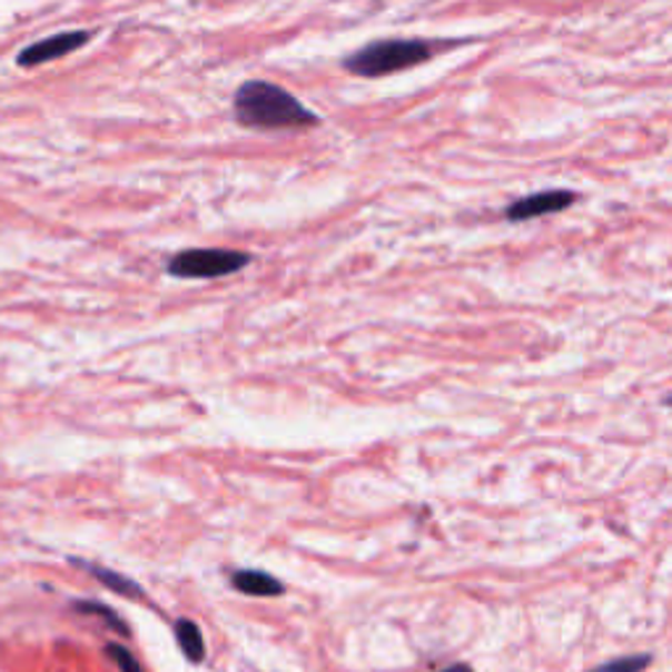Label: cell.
Instances as JSON below:
<instances>
[{
    "instance_id": "3957f363",
    "label": "cell",
    "mask_w": 672,
    "mask_h": 672,
    "mask_svg": "<svg viewBox=\"0 0 672 672\" xmlns=\"http://www.w3.org/2000/svg\"><path fill=\"white\" fill-rule=\"evenodd\" d=\"M253 263L250 253L229 247H192L181 250L166 263V274L174 279H224L245 271Z\"/></svg>"
},
{
    "instance_id": "7a4b0ae2",
    "label": "cell",
    "mask_w": 672,
    "mask_h": 672,
    "mask_svg": "<svg viewBox=\"0 0 672 672\" xmlns=\"http://www.w3.org/2000/svg\"><path fill=\"white\" fill-rule=\"evenodd\" d=\"M434 50V42L418 38L376 40L349 53L342 61V69L360 79H382L431 61L436 56Z\"/></svg>"
},
{
    "instance_id": "277c9868",
    "label": "cell",
    "mask_w": 672,
    "mask_h": 672,
    "mask_svg": "<svg viewBox=\"0 0 672 672\" xmlns=\"http://www.w3.org/2000/svg\"><path fill=\"white\" fill-rule=\"evenodd\" d=\"M581 197L573 189H544V192L525 195L521 200H513L504 208V221L525 224L536 221V218L562 214V210L573 208Z\"/></svg>"
},
{
    "instance_id": "7c38bea8",
    "label": "cell",
    "mask_w": 672,
    "mask_h": 672,
    "mask_svg": "<svg viewBox=\"0 0 672 672\" xmlns=\"http://www.w3.org/2000/svg\"><path fill=\"white\" fill-rule=\"evenodd\" d=\"M442 672H473V670L467 668V664H455V668H447V670H442Z\"/></svg>"
},
{
    "instance_id": "ba28073f",
    "label": "cell",
    "mask_w": 672,
    "mask_h": 672,
    "mask_svg": "<svg viewBox=\"0 0 672 672\" xmlns=\"http://www.w3.org/2000/svg\"><path fill=\"white\" fill-rule=\"evenodd\" d=\"M85 565V562H82ZM87 570H90V573L95 575V579H98L100 583H103L106 589H111V591H116V594H121V596H129V599H142V589L137 586L135 581L131 579H127V575H121V573H116V570H108V567H100V565H85Z\"/></svg>"
},
{
    "instance_id": "52a82bcc",
    "label": "cell",
    "mask_w": 672,
    "mask_h": 672,
    "mask_svg": "<svg viewBox=\"0 0 672 672\" xmlns=\"http://www.w3.org/2000/svg\"><path fill=\"white\" fill-rule=\"evenodd\" d=\"M174 631H177V641L189 662L206 660V641H202V633H200V627H197V623L185 617L174 625Z\"/></svg>"
},
{
    "instance_id": "4fadbf2b",
    "label": "cell",
    "mask_w": 672,
    "mask_h": 672,
    "mask_svg": "<svg viewBox=\"0 0 672 672\" xmlns=\"http://www.w3.org/2000/svg\"><path fill=\"white\" fill-rule=\"evenodd\" d=\"M664 402H668V405H670V407H672V397H668V399H664Z\"/></svg>"
},
{
    "instance_id": "8992f818",
    "label": "cell",
    "mask_w": 672,
    "mask_h": 672,
    "mask_svg": "<svg viewBox=\"0 0 672 672\" xmlns=\"http://www.w3.org/2000/svg\"><path fill=\"white\" fill-rule=\"evenodd\" d=\"M231 583L239 594L247 596H281L284 586L274 575L263 573V570H237L231 573Z\"/></svg>"
},
{
    "instance_id": "5b68a950",
    "label": "cell",
    "mask_w": 672,
    "mask_h": 672,
    "mask_svg": "<svg viewBox=\"0 0 672 672\" xmlns=\"http://www.w3.org/2000/svg\"><path fill=\"white\" fill-rule=\"evenodd\" d=\"M92 38H95V32H90V29H71V32L50 34V38H46V40H38V42H32V46L21 48L17 56V63L21 66V69H34V66L53 63V61H58V58L77 53V50L85 48Z\"/></svg>"
},
{
    "instance_id": "9c48e42d",
    "label": "cell",
    "mask_w": 672,
    "mask_h": 672,
    "mask_svg": "<svg viewBox=\"0 0 672 672\" xmlns=\"http://www.w3.org/2000/svg\"><path fill=\"white\" fill-rule=\"evenodd\" d=\"M75 607L79 610V612H85V615H98V617H103L108 625L111 627H116V631L119 633H129V627H127V623H123V620L119 617V612H113L111 607H108V604H103V602H77Z\"/></svg>"
},
{
    "instance_id": "30bf717a",
    "label": "cell",
    "mask_w": 672,
    "mask_h": 672,
    "mask_svg": "<svg viewBox=\"0 0 672 672\" xmlns=\"http://www.w3.org/2000/svg\"><path fill=\"white\" fill-rule=\"evenodd\" d=\"M652 664V656L646 654H631V656H620V660H612L607 664H599L591 672H641L644 668Z\"/></svg>"
},
{
    "instance_id": "6da1fadb",
    "label": "cell",
    "mask_w": 672,
    "mask_h": 672,
    "mask_svg": "<svg viewBox=\"0 0 672 672\" xmlns=\"http://www.w3.org/2000/svg\"><path fill=\"white\" fill-rule=\"evenodd\" d=\"M234 116L247 129L274 131V129H305L318 127L320 116L284 87L266 82V79H250L239 85L234 92Z\"/></svg>"
},
{
    "instance_id": "8fae6325",
    "label": "cell",
    "mask_w": 672,
    "mask_h": 672,
    "mask_svg": "<svg viewBox=\"0 0 672 672\" xmlns=\"http://www.w3.org/2000/svg\"><path fill=\"white\" fill-rule=\"evenodd\" d=\"M108 656H111V660L119 664V670L121 672H142V668H140V662L135 660V656H131L127 649L123 646H119V644H108Z\"/></svg>"
}]
</instances>
